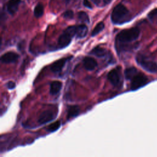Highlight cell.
I'll use <instances>...</instances> for the list:
<instances>
[{
  "label": "cell",
  "mask_w": 157,
  "mask_h": 157,
  "mask_svg": "<svg viewBox=\"0 0 157 157\" xmlns=\"http://www.w3.org/2000/svg\"><path fill=\"white\" fill-rule=\"evenodd\" d=\"M129 12L127 8L123 4L117 5L111 14V20L113 23L120 25L126 22L129 19Z\"/></svg>",
  "instance_id": "1"
},
{
  "label": "cell",
  "mask_w": 157,
  "mask_h": 157,
  "mask_svg": "<svg viewBox=\"0 0 157 157\" xmlns=\"http://www.w3.org/2000/svg\"><path fill=\"white\" fill-rule=\"evenodd\" d=\"M140 35V30L138 28L134 27L128 29H124L120 32L117 36V41L121 43L131 42L136 40Z\"/></svg>",
  "instance_id": "2"
},
{
  "label": "cell",
  "mask_w": 157,
  "mask_h": 157,
  "mask_svg": "<svg viewBox=\"0 0 157 157\" xmlns=\"http://www.w3.org/2000/svg\"><path fill=\"white\" fill-rule=\"evenodd\" d=\"M74 36H75V26H71L66 28L64 33L59 37V47L63 48L68 46L71 42L72 37Z\"/></svg>",
  "instance_id": "3"
},
{
  "label": "cell",
  "mask_w": 157,
  "mask_h": 157,
  "mask_svg": "<svg viewBox=\"0 0 157 157\" xmlns=\"http://www.w3.org/2000/svg\"><path fill=\"white\" fill-rule=\"evenodd\" d=\"M136 61L145 71L151 73L157 72V64L154 61L148 59L144 55H137L136 57Z\"/></svg>",
  "instance_id": "4"
},
{
  "label": "cell",
  "mask_w": 157,
  "mask_h": 157,
  "mask_svg": "<svg viewBox=\"0 0 157 157\" xmlns=\"http://www.w3.org/2000/svg\"><path fill=\"white\" fill-rule=\"evenodd\" d=\"M148 82V78L144 74H136L132 78L131 83V89L132 90H137Z\"/></svg>",
  "instance_id": "5"
},
{
  "label": "cell",
  "mask_w": 157,
  "mask_h": 157,
  "mask_svg": "<svg viewBox=\"0 0 157 157\" xmlns=\"http://www.w3.org/2000/svg\"><path fill=\"white\" fill-rule=\"evenodd\" d=\"M107 78L113 86H118L121 82V75L119 70L115 69L110 71L108 74Z\"/></svg>",
  "instance_id": "6"
},
{
  "label": "cell",
  "mask_w": 157,
  "mask_h": 157,
  "mask_svg": "<svg viewBox=\"0 0 157 157\" xmlns=\"http://www.w3.org/2000/svg\"><path fill=\"white\" fill-rule=\"evenodd\" d=\"M55 118V115L53 112L50 110H45L41 114L39 115V119H38V122L41 124H45L47 123L49 121H51Z\"/></svg>",
  "instance_id": "7"
},
{
  "label": "cell",
  "mask_w": 157,
  "mask_h": 157,
  "mask_svg": "<svg viewBox=\"0 0 157 157\" xmlns=\"http://www.w3.org/2000/svg\"><path fill=\"white\" fill-rule=\"evenodd\" d=\"M19 56L16 53L13 52H9L4 55H2L1 57V62L3 63L8 64V63H15L17 61Z\"/></svg>",
  "instance_id": "8"
},
{
  "label": "cell",
  "mask_w": 157,
  "mask_h": 157,
  "mask_svg": "<svg viewBox=\"0 0 157 157\" xmlns=\"http://www.w3.org/2000/svg\"><path fill=\"white\" fill-rule=\"evenodd\" d=\"M21 0H9L7 4V10L10 15L17 12Z\"/></svg>",
  "instance_id": "9"
},
{
  "label": "cell",
  "mask_w": 157,
  "mask_h": 157,
  "mask_svg": "<svg viewBox=\"0 0 157 157\" xmlns=\"http://www.w3.org/2000/svg\"><path fill=\"white\" fill-rule=\"evenodd\" d=\"M67 60V58H61L59 60L56 61L51 65L50 66L51 71L55 73L59 72L62 70Z\"/></svg>",
  "instance_id": "10"
},
{
  "label": "cell",
  "mask_w": 157,
  "mask_h": 157,
  "mask_svg": "<svg viewBox=\"0 0 157 157\" xmlns=\"http://www.w3.org/2000/svg\"><path fill=\"white\" fill-rule=\"evenodd\" d=\"M83 65L85 68L88 71H92L97 66V61L91 57H85L83 59Z\"/></svg>",
  "instance_id": "11"
},
{
  "label": "cell",
  "mask_w": 157,
  "mask_h": 157,
  "mask_svg": "<svg viewBox=\"0 0 157 157\" xmlns=\"http://www.w3.org/2000/svg\"><path fill=\"white\" fill-rule=\"evenodd\" d=\"M88 28L84 25H80L75 26V36L77 38H83L85 37L87 34Z\"/></svg>",
  "instance_id": "12"
},
{
  "label": "cell",
  "mask_w": 157,
  "mask_h": 157,
  "mask_svg": "<svg viewBox=\"0 0 157 157\" xmlns=\"http://www.w3.org/2000/svg\"><path fill=\"white\" fill-rule=\"evenodd\" d=\"M62 88V83L59 81L55 80L53 81L50 84V93L52 95L57 94L61 90Z\"/></svg>",
  "instance_id": "13"
},
{
  "label": "cell",
  "mask_w": 157,
  "mask_h": 157,
  "mask_svg": "<svg viewBox=\"0 0 157 157\" xmlns=\"http://www.w3.org/2000/svg\"><path fill=\"white\" fill-rule=\"evenodd\" d=\"M80 112V108L78 105H70L67 109V118H72L77 116Z\"/></svg>",
  "instance_id": "14"
},
{
  "label": "cell",
  "mask_w": 157,
  "mask_h": 157,
  "mask_svg": "<svg viewBox=\"0 0 157 157\" xmlns=\"http://www.w3.org/2000/svg\"><path fill=\"white\" fill-rule=\"evenodd\" d=\"M137 71L135 67H131L127 68L124 71L125 78L128 80H131L137 74Z\"/></svg>",
  "instance_id": "15"
},
{
  "label": "cell",
  "mask_w": 157,
  "mask_h": 157,
  "mask_svg": "<svg viewBox=\"0 0 157 157\" xmlns=\"http://www.w3.org/2000/svg\"><path fill=\"white\" fill-rule=\"evenodd\" d=\"M44 13V6L41 3H38L34 10V15L36 17H40Z\"/></svg>",
  "instance_id": "16"
},
{
  "label": "cell",
  "mask_w": 157,
  "mask_h": 157,
  "mask_svg": "<svg viewBox=\"0 0 157 157\" xmlns=\"http://www.w3.org/2000/svg\"><path fill=\"white\" fill-rule=\"evenodd\" d=\"M91 53L98 57H103L106 55V50L102 47H96L92 50Z\"/></svg>",
  "instance_id": "17"
},
{
  "label": "cell",
  "mask_w": 157,
  "mask_h": 157,
  "mask_svg": "<svg viewBox=\"0 0 157 157\" xmlns=\"http://www.w3.org/2000/svg\"><path fill=\"white\" fill-rule=\"evenodd\" d=\"M104 28V23L103 22H99L98 23L96 26L94 27V29L93 30L91 33V36H94L97 35L98 33H99L101 31H102Z\"/></svg>",
  "instance_id": "18"
},
{
  "label": "cell",
  "mask_w": 157,
  "mask_h": 157,
  "mask_svg": "<svg viewBox=\"0 0 157 157\" xmlns=\"http://www.w3.org/2000/svg\"><path fill=\"white\" fill-rule=\"evenodd\" d=\"M78 18L80 21L83 23H88L90 22V19L88 14L83 11H80L78 13Z\"/></svg>",
  "instance_id": "19"
},
{
  "label": "cell",
  "mask_w": 157,
  "mask_h": 157,
  "mask_svg": "<svg viewBox=\"0 0 157 157\" xmlns=\"http://www.w3.org/2000/svg\"><path fill=\"white\" fill-rule=\"evenodd\" d=\"M61 126V123L59 121H56L52 124H50L48 128H47V130L50 132H53L56 131L57 129H58L59 128V127Z\"/></svg>",
  "instance_id": "20"
},
{
  "label": "cell",
  "mask_w": 157,
  "mask_h": 157,
  "mask_svg": "<svg viewBox=\"0 0 157 157\" xmlns=\"http://www.w3.org/2000/svg\"><path fill=\"white\" fill-rule=\"evenodd\" d=\"M63 17L66 19L67 20H71L74 17V12L71 10H66L64 13H63Z\"/></svg>",
  "instance_id": "21"
},
{
  "label": "cell",
  "mask_w": 157,
  "mask_h": 157,
  "mask_svg": "<svg viewBox=\"0 0 157 157\" xmlns=\"http://www.w3.org/2000/svg\"><path fill=\"white\" fill-rule=\"evenodd\" d=\"M157 15V8L152 10L151 12H150V13L148 14V17L150 19L152 20L153 18H155V17H156Z\"/></svg>",
  "instance_id": "22"
},
{
  "label": "cell",
  "mask_w": 157,
  "mask_h": 157,
  "mask_svg": "<svg viewBox=\"0 0 157 157\" xmlns=\"http://www.w3.org/2000/svg\"><path fill=\"white\" fill-rule=\"evenodd\" d=\"M83 4L85 7H86L88 9H92V5L91 4V3L89 2L88 0H83Z\"/></svg>",
  "instance_id": "23"
},
{
  "label": "cell",
  "mask_w": 157,
  "mask_h": 157,
  "mask_svg": "<svg viewBox=\"0 0 157 157\" xmlns=\"http://www.w3.org/2000/svg\"><path fill=\"white\" fill-rule=\"evenodd\" d=\"M7 87L9 89H13V88H14L15 87V83L12 82V81H10V82H7Z\"/></svg>",
  "instance_id": "24"
},
{
  "label": "cell",
  "mask_w": 157,
  "mask_h": 157,
  "mask_svg": "<svg viewBox=\"0 0 157 157\" xmlns=\"http://www.w3.org/2000/svg\"><path fill=\"white\" fill-rule=\"evenodd\" d=\"M96 6H99L100 2H101V0H91Z\"/></svg>",
  "instance_id": "25"
},
{
  "label": "cell",
  "mask_w": 157,
  "mask_h": 157,
  "mask_svg": "<svg viewBox=\"0 0 157 157\" xmlns=\"http://www.w3.org/2000/svg\"><path fill=\"white\" fill-rule=\"evenodd\" d=\"M111 1H112V0H103L104 3V4H105V5L109 4V3L111 2Z\"/></svg>",
  "instance_id": "26"
}]
</instances>
